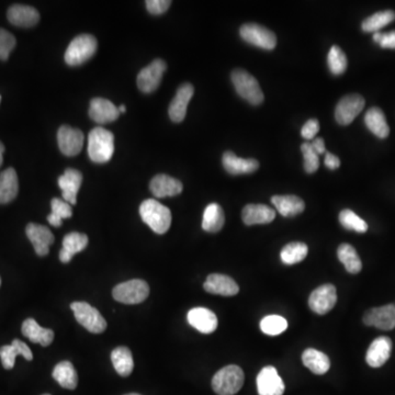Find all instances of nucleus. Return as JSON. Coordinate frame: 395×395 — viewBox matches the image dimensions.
I'll list each match as a JSON object with an SVG mask.
<instances>
[{
	"mask_svg": "<svg viewBox=\"0 0 395 395\" xmlns=\"http://www.w3.org/2000/svg\"><path fill=\"white\" fill-rule=\"evenodd\" d=\"M140 216L156 234H165L172 224V212L155 199L145 200L140 206Z\"/></svg>",
	"mask_w": 395,
	"mask_h": 395,
	"instance_id": "obj_1",
	"label": "nucleus"
},
{
	"mask_svg": "<svg viewBox=\"0 0 395 395\" xmlns=\"http://www.w3.org/2000/svg\"><path fill=\"white\" fill-rule=\"evenodd\" d=\"M114 136L105 128H95L88 135V155L93 163L103 164L112 158Z\"/></svg>",
	"mask_w": 395,
	"mask_h": 395,
	"instance_id": "obj_2",
	"label": "nucleus"
},
{
	"mask_svg": "<svg viewBox=\"0 0 395 395\" xmlns=\"http://www.w3.org/2000/svg\"><path fill=\"white\" fill-rule=\"evenodd\" d=\"M245 376L244 371L235 365L222 368L212 379V389L218 395H234L241 390Z\"/></svg>",
	"mask_w": 395,
	"mask_h": 395,
	"instance_id": "obj_3",
	"label": "nucleus"
},
{
	"mask_svg": "<svg viewBox=\"0 0 395 395\" xmlns=\"http://www.w3.org/2000/svg\"><path fill=\"white\" fill-rule=\"evenodd\" d=\"M96 37L90 35H81L71 41L65 52V61L69 66H79L96 54Z\"/></svg>",
	"mask_w": 395,
	"mask_h": 395,
	"instance_id": "obj_4",
	"label": "nucleus"
},
{
	"mask_svg": "<svg viewBox=\"0 0 395 395\" xmlns=\"http://www.w3.org/2000/svg\"><path fill=\"white\" fill-rule=\"evenodd\" d=\"M232 83L236 91L242 98L253 105L258 106L263 103L264 93L258 84L257 79L244 69H235L231 75Z\"/></svg>",
	"mask_w": 395,
	"mask_h": 395,
	"instance_id": "obj_5",
	"label": "nucleus"
},
{
	"mask_svg": "<svg viewBox=\"0 0 395 395\" xmlns=\"http://www.w3.org/2000/svg\"><path fill=\"white\" fill-rule=\"evenodd\" d=\"M150 287L144 280L133 279L113 288V299L124 305H138L148 299Z\"/></svg>",
	"mask_w": 395,
	"mask_h": 395,
	"instance_id": "obj_6",
	"label": "nucleus"
},
{
	"mask_svg": "<svg viewBox=\"0 0 395 395\" xmlns=\"http://www.w3.org/2000/svg\"><path fill=\"white\" fill-rule=\"evenodd\" d=\"M71 309L74 312L76 321L87 331L93 334H101L106 331V319H103L96 307H91L87 302H74L71 303Z\"/></svg>",
	"mask_w": 395,
	"mask_h": 395,
	"instance_id": "obj_7",
	"label": "nucleus"
},
{
	"mask_svg": "<svg viewBox=\"0 0 395 395\" xmlns=\"http://www.w3.org/2000/svg\"><path fill=\"white\" fill-rule=\"evenodd\" d=\"M240 35L245 42L268 51L275 49L277 45V37L275 33L256 23H246L242 25Z\"/></svg>",
	"mask_w": 395,
	"mask_h": 395,
	"instance_id": "obj_8",
	"label": "nucleus"
},
{
	"mask_svg": "<svg viewBox=\"0 0 395 395\" xmlns=\"http://www.w3.org/2000/svg\"><path fill=\"white\" fill-rule=\"evenodd\" d=\"M167 65L163 59H155L148 66L144 67L138 75V87L142 93H151L160 87L163 75Z\"/></svg>",
	"mask_w": 395,
	"mask_h": 395,
	"instance_id": "obj_9",
	"label": "nucleus"
},
{
	"mask_svg": "<svg viewBox=\"0 0 395 395\" xmlns=\"http://www.w3.org/2000/svg\"><path fill=\"white\" fill-rule=\"evenodd\" d=\"M365 99L360 95L353 93L341 98L335 110V119L341 126H348L365 108Z\"/></svg>",
	"mask_w": 395,
	"mask_h": 395,
	"instance_id": "obj_10",
	"label": "nucleus"
},
{
	"mask_svg": "<svg viewBox=\"0 0 395 395\" xmlns=\"http://www.w3.org/2000/svg\"><path fill=\"white\" fill-rule=\"evenodd\" d=\"M337 302L336 288L333 285H323L311 293L309 307L317 314L329 313Z\"/></svg>",
	"mask_w": 395,
	"mask_h": 395,
	"instance_id": "obj_11",
	"label": "nucleus"
},
{
	"mask_svg": "<svg viewBox=\"0 0 395 395\" xmlns=\"http://www.w3.org/2000/svg\"><path fill=\"white\" fill-rule=\"evenodd\" d=\"M57 142L59 148L66 156H76L81 152L84 146L85 135L81 130L63 126L57 132Z\"/></svg>",
	"mask_w": 395,
	"mask_h": 395,
	"instance_id": "obj_12",
	"label": "nucleus"
},
{
	"mask_svg": "<svg viewBox=\"0 0 395 395\" xmlns=\"http://www.w3.org/2000/svg\"><path fill=\"white\" fill-rule=\"evenodd\" d=\"M363 323L367 326L377 327L382 331L395 329V305L372 307L363 315Z\"/></svg>",
	"mask_w": 395,
	"mask_h": 395,
	"instance_id": "obj_13",
	"label": "nucleus"
},
{
	"mask_svg": "<svg viewBox=\"0 0 395 395\" xmlns=\"http://www.w3.org/2000/svg\"><path fill=\"white\" fill-rule=\"evenodd\" d=\"M257 391L259 395H283L285 383L275 367H265L258 373Z\"/></svg>",
	"mask_w": 395,
	"mask_h": 395,
	"instance_id": "obj_14",
	"label": "nucleus"
},
{
	"mask_svg": "<svg viewBox=\"0 0 395 395\" xmlns=\"http://www.w3.org/2000/svg\"><path fill=\"white\" fill-rule=\"evenodd\" d=\"M25 233L37 255L47 256L49 254V246L54 243L55 240L49 228L40 224L29 223L25 228Z\"/></svg>",
	"mask_w": 395,
	"mask_h": 395,
	"instance_id": "obj_15",
	"label": "nucleus"
},
{
	"mask_svg": "<svg viewBox=\"0 0 395 395\" xmlns=\"http://www.w3.org/2000/svg\"><path fill=\"white\" fill-rule=\"evenodd\" d=\"M194 88L189 83L182 84L177 90L176 96L172 99L168 109L170 120L172 122H182L186 118L187 108L194 97Z\"/></svg>",
	"mask_w": 395,
	"mask_h": 395,
	"instance_id": "obj_16",
	"label": "nucleus"
},
{
	"mask_svg": "<svg viewBox=\"0 0 395 395\" xmlns=\"http://www.w3.org/2000/svg\"><path fill=\"white\" fill-rule=\"evenodd\" d=\"M188 323L202 334H211L218 329V317L211 309L206 307H194L187 315Z\"/></svg>",
	"mask_w": 395,
	"mask_h": 395,
	"instance_id": "obj_17",
	"label": "nucleus"
},
{
	"mask_svg": "<svg viewBox=\"0 0 395 395\" xmlns=\"http://www.w3.org/2000/svg\"><path fill=\"white\" fill-rule=\"evenodd\" d=\"M204 288L206 293L223 295V297H233L240 293V287L234 279L221 273H212L208 276Z\"/></svg>",
	"mask_w": 395,
	"mask_h": 395,
	"instance_id": "obj_18",
	"label": "nucleus"
},
{
	"mask_svg": "<svg viewBox=\"0 0 395 395\" xmlns=\"http://www.w3.org/2000/svg\"><path fill=\"white\" fill-rule=\"evenodd\" d=\"M83 182V175L78 170L69 168L64 174L59 178V186L61 190L63 200L71 206H74L77 202V194L81 189Z\"/></svg>",
	"mask_w": 395,
	"mask_h": 395,
	"instance_id": "obj_19",
	"label": "nucleus"
},
{
	"mask_svg": "<svg viewBox=\"0 0 395 395\" xmlns=\"http://www.w3.org/2000/svg\"><path fill=\"white\" fill-rule=\"evenodd\" d=\"M120 116V111L110 100L103 98H95L90 101L89 117L91 120L99 124L113 122Z\"/></svg>",
	"mask_w": 395,
	"mask_h": 395,
	"instance_id": "obj_20",
	"label": "nucleus"
},
{
	"mask_svg": "<svg viewBox=\"0 0 395 395\" xmlns=\"http://www.w3.org/2000/svg\"><path fill=\"white\" fill-rule=\"evenodd\" d=\"M392 341L389 337L381 336L371 343L367 351L366 360L372 368H380L390 359Z\"/></svg>",
	"mask_w": 395,
	"mask_h": 395,
	"instance_id": "obj_21",
	"label": "nucleus"
},
{
	"mask_svg": "<svg viewBox=\"0 0 395 395\" xmlns=\"http://www.w3.org/2000/svg\"><path fill=\"white\" fill-rule=\"evenodd\" d=\"M7 18L11 25L20 28L35 27L39 23L40 13L35 8L13 5L8 9Z\"/></svg>",
	"mask_w": 395,
	"mask_h": 395,
	"instance_id": "obj_22",
	"label": "nucleus"
},
{
	"mask_svg": "<svg viewBox=\"0 0 395 395\" xmlns=\"http://www.w3.org/2000/svg\"><path fill=\"white\" fill-rule=\"evenodd\" d=\"M150 189L156 198L175 196L182 194L184 186L179 180L168 175H158L153 178Z\"/></svg>",
	"mask_w": 395,
	"mask_h": 395,
	"instance_id": "obj_23",
	"label": "nucleus"
},
{
	"mask_svg": "<svg viewBox=\"0 0 395 395\" xmlns=\"http://www.w3.org/2000/svg\"><path fill=\"white\" fill-rule=\"evenodd\" d=\"M88 246V236L86 234L71 232L63 240V247L59 252V261L67 264L73 259L76 254L84 251Z\"/></svg>",
	"mask_w": 395,
	"mask_h": 395,
	"instance_id": "obj_24",
	"label": "nucleus"
},
{
	"mask_svg": "<svg viewBox=\"0 0 395 395\" xmlns=\"http://www.w3.org/2000/svg\"><path fill=\"white\" fill-rule=\"evenodd\" d=\"M223 167L228 174L245 175L252 174L259 168V163L253 158H241L234 153L225 152L222 158Z\"/></svg>",
	"mask_w": 395,
	"mask_h": 395,
	"instance_id": "obj_25",
	"label": "nucleus"
},
{
	"mask_svg": "<svg viewBox=\"0 0 395 395\" xmlns=\"http://www.w3.org/2000/svg\"><path fill=\"white\" fill-rule=\"evenodd\" d=\"M275 218V210L265 204H248L242 212V219L246 225L271 223Z\"/></svg>",
	"mask_w": 395,
	"mask_h": 395,
	"instance_id": "obj_26",
	"label": "nucleus"
},
{
	"mask_svg": "<svg viewBox=\"0 0 395 395\" xmlns=\"http://www.w3.org/2000/svg\"><path fill=\"white\" fill-rule=\"evenodd\" d=\"M19 355H21L23 358L29 361L33 359L31 349L29 348V346L25 343L19 341V339H13L11 345L1 347L0 348V358H1L4 368L7 369V370L13 369V366H15L16 358Z\"/></svg>",
	"mask_w": 395,
	"mask_h": 395,
	"instance_id": "obj_27",
	"label": "nucleus"
},
{
	"mask_svg": "<svg viewBox=\"0 0 395 395\" xmlns=\"http://www.w3.org/2000/svg\"><path fill=\"white\" fill-rule=\"evenodd\" d=\"M23 334L30 341L42 345L43 347L49 346L54 339V331L40 326L33 319H28L23 322Z\"/></svg>",
	"mask_w": 395,
	"mask_h": 395,
	"instance_id": "obj_28",
	"label": "nucleus"
},
{
	"mask_svg": "<svg viewBox=\"0 0 395 395\" xmlns=\"http://www.w3.org/2000/svg\"><path fill=\"white\" fill-rule=\"evenodd\" d=\"M271 202L277 211L285 218L301 214L305 209V201L297 196H275L271 198Z\"/></svg>",
	"mask_w": 395,
	"mask_h": 395,
	"instance_id": "obj_29",
	"label": "nucleus"
},
{
	"mask_svg": "<svg viewBox=\"0 0 395 395\" xmlns=\"http://www.w3.org/2000/svg\"><path fill=\"white\" fill-rule=\"evenodd\" d=\"M19 191L17 172L13 168H8L0 174V204H9L17 196Z\"/></svg>",
	"mask_w": 395,
	"mask_h": 395,
	"instance_id": "obj_30",
	"label": "nucleus"
},
{
	"mask_svg": "<svg viewBox=\"0 0 395 395\" xmlns=\"http://www.w3.org/2000/svg\"><path fill=\"white\" fill-rule=\"evenodd\" d=\"M303 365L315 375H325L331 368V361L329 357L322 351L314 348H307L302 353Z\"/></svg>",
	"mask_w": 395,
	"mask_h": 395,
	"instance_id": "obj_31",
	"label": "nucleus"
},
{
	"mask_svg": "<svg viewBox=\"0 0 395 395\" xmlns=\"http://www.w3.org/2000/svg\"><path fill=\"white\" fill-rule=\"evenodd\" d=\"M365 123H366L367 128L379 138H388L390 134V128L387 122L386 116L380 108L375 107V108L369 109L365 116Z\"/></svg>",
	"mask_w": 395,
	"mask_h": 395,
	"instance_id": "obj_32",
	"label": "nucleus"
},
{
	"mask_svg": "<svg viewBox=\"0 0 395 395\" xmlns=\"http://www.w3.org/2000/svg\"><path fill=\"white\" fill-rule=\"evenodd\" d=\"M52 376L61 388L74 390L78 383V376L73 363L69 361H61L55 366Z\"/></svg>",
	"mask_w": 395,
	"mask_h": 395,
	"instance_id": "obj_33",
	"label": "nucleus"
},
{
	"mask_svg": "<svg viewBox=\"0 0 395 395\" xmlns=\"http://www.w3.org/2000/svg\"><path fill=\"white\" fill-rule=\"evenodd\" d=\"M225 223V214L221 206L218 204H211L204 210V219H202V228L209 233H216L221 231Z\"/></svg>",
	"mask_w": 395,
	"mask_h": 395,
	"instance_id": "obj_34",
	"label": "nucleus"
},
{
	"mask_svg": "<svg viewBox=\"0 0 395 395\" xmlns=\"http://www.w3.org/2000/svg\"><path fill=\"white\" fill-rule=\"evenodd\" d=\"M111 361L121 377H128L134 368L132 353L128 347H118L111 353Z\"/></svg>",
	"mask_w": 395,
	"mask_h": 395,
	"instance_id": "obj_35",
	"label": "nucleus"
},
{
	"mask_svg": "<svg viewBox=\"0 0 395 395\" xmlns=\"http://www.w3.org/2000/svg\"><path fill=\"white\" fill-rule=\"evenodd\" d=\"M337 256L339 261L346 268L347 271L353 275L360 273L362 269V263L360 257L357 254L356 249L349 244H341L337 249Z\"/></svg>",
	"mask_w": 395,
	"mask_h": 395,
	"instance_id": "obj_36",
	"label": "nucleus"
},
{
	"mask_svg": "<svg viewBox=\"0 0 395 395\" xmlns=\"http://www.w3.org/2000/svg\"><path fill=\"white\" fill-rule=\"evenodd\" d=\"M395 20V13L393 10H386V11H379V13H373L370 17L363 20L361 29L363 33H380L382 28L390 25Z\"/></svg>",
	"mask_w": 395,
	"mask_h": 395,
	"instance_id": "obj_37",
	"label": "nucleus"
},
{
	"mask_svg": "<svg viewBox=\"0 0 395 395\" xmlns=\"http://www.w3.org/2000/svg\"><path fill=\"white\" fill-rule=\"evenodd\" d=\"M309 253V247L302 242L289 243L280 252V258L285 265H295L305 261Z\"/></svg>",
	"mask_w": 395,
	"mask_h": 395,
	"instance_id": "obj_38",
	"label": "nucleus"
},
{
	"mask_svg": "<svg viewBox=\"0 0 395 395\" xmlns=\"http://www.w3.org/2000/svg\"><path fill=\"white\" fill-rule=\"evenodd\" d=\"M51 209L52 213L47 216V221L55 228H59L63 224V220L69 219L73 216L71 204L59 198L52 199Z\"/></svg>",
	"mask_w": 395,
	"mask_h": 395,
	"instance_id": "obj_39",
	"label": "nucleus"
},
{
	"mask_svg": "<svg viewBox=\"0 0 395 395\" xmlns=\"http://www.w3.org/2000/svg\"><path fill=\"white\" fill-rule=\"evenodd\" d=\"M339 222L349 231H355L357 233H366L368 231V224L366 221L349 209L343 210L339 213Z\"/></svg>",
	"mask_w": 395,
	"mask_h": 395,
	"instance_id": "obj_40",
	"label": "nucleus"
},
{
	"mask_svg": "<svg viewBox=\"0 0 395 395\" xmlns=\"http://www.w3.org/2000/svg\"><path fill=\"white\" fill-rule=\"evenodd\" d=\"M288 329V322L285 317L280 315H268L261 322V329L264 334L269 336H277L283 334Z\"/></svg>",
	"mask_w": 395,
	"mask_h": 395,
	"instance_id": "obj_41",
	"label": "nucleus"
},
{
	"mask_svg": "<svg viewBox=\"0 0 395 395\" xmlns=\"http://www.w3.org/2000/svg\"><path fill=\"white\" fill-rule=\"evenodd\" d=\"M327 64H329V69L331 71V74H344L347 69V57L341 47H337V45L331 47L329 57H327Z\"/></svg>",
	"mask_w": 395,
	"mask_h": 395,
	"instance_id": "obj_42",
	"label": "nucleus"
},
{
	"mask_svg": "<svg viewBox=\"0 0 395 395\" xmlns=\"http://www.w3.org/2000/svg\"><path fill=\"white\" fill-rule=\"evenodd\" d=\"M303 158H305V170L307 174H313L319 167V158L314 148H312L311 143H303L301 145Z\"/></svg>",
	"mask_w": 395,
	"mask_h": 395,
	"instance_id": "obj_43",
	"label": "nucleus"
},
{
	"mask_svg": "<svg viewBox=\"0 0 395 395\" xmlns=\"http://www.w3.org/2000/svg\"><path fill=\"white\" fill-rule=\"evenodd\" d=\"M17 45L16 37L5 29H0V59L7 61Z\"/></svg>",
	"mask_w": 395,
	"mask_h": 395,
	"instance_id": "obj_44",
	"label": "nucleus"
},
{
	"mask_svg": "<svg viewBox=\"0 0 395 395\" xmlns=\"http://www.w3.org/2000/svg\"><path fill=\"white\" fill-rule=\"evenodd\" d=\"M373 41L378 43L382 49H395V30L387 33H373Z\"/></svg>",
	"mask_w": 395,
	"mask_h": 395,
	"instance_id": "obj_45",
	"label": "nucleus"
},
{
	"mask_svg": "<svg viewBox=\"0 0 395 395\" xmlns=\"http://www.w3.org/2000/svg\"><path fill=\"white\" fill-rule=\"evenodd\" d=\"M170 5H172L170 0H148L146 1L148 13L154 16L163 15L166 13Z\"/></svg>",
	"mask_w": 395,
	"mask_h": 395,
	"instance_id": "obj_46",
	"label": "nucleus"
},
{
	"mask_svg": "<svg viewBox=\"0 0 395 395\" xmlns=\"http://www.w3.org/2000/svg\"><path fill=\"white\" fill-rule=\"evenodd\" d=\"M319 121L317 119H311L303 126L302 130H301V135H302V138H305V140H314V136L319 133Z\"/></svg>",
	"mask_w": 395,
	"mask_h": 395,
	"instance_id": "obj_47",
	"label": "nucleus"
},
{
	"mask_svg": "<svg viewBox=\"0 0 395 395\" xmlns=\"http://www.w3.org/2000/svg\"><path fill=\"white\" fill-rule=\"evenodd\" d=\"M325 166H326L329 170H337V168L341 166V160L337 156H335L334 154H331V153H325Z\"/></svg>",
	"mask_w": 395,
	"mask_h": 395,
	"instance_id": "obj_48",
	"label": "nucleus"
},
{
	"mask_svg": "<svg viewBox=\"0 0 395 395\" xmlns=\"http://www.w3.org/2000/svg\"><path fill=\"white\" fill-rule=\"evenodd\" d=\"M312 148H314L317 155L325 154L326 153V148H325V142L323 138H317L311 143Z\"/></svg>",
	"mask_w": 395,
	"mask_h": 395,
	"instance_id": "obj_49",
	"label": "nucleus"
},
{
	"mask_svg": "<svg viewBox=\"0 0 395 395\" xmlns=\"http://www.w3.org/2000/svg\"><path fill=\"white\" fill-rule=\"evenodd\" d=\"M4 153H5V145L0 142V166L3 165L4 162Z\"/></svg>",
	"mask_w": 395,
	"mask_h": 395,
	"instance_id": "obj_50",
	"label": "nucleus"
},
{
	"mask_svg": "<svg viewBox=\"0 0 395 395\" xmlns=\"http://www.w3.org/2000/svg\"><path fill=\"white\" fill-rule=\"evenodd\" d=\"M119 111H120V113H126V106H120V107H119Z\"/></svg>",
	"mask_w": 395,
	"mask_h": 395,
	"instance_id": "obj_51",
	"label": "nucleus"
},
{
	"mask_svg": "<svg viewBox=\"0 0 395 395\" xmlns=\"http://www.w3.org/2000/svg\"><path fill=\"white\" fill-rule=\"evenodd\" d=\"M126 395H141V394H138V393H130V394H126Z\"/></svg>",
	"mask_w": 395,
	"mask_h": 395,
	"instance_id": "obj_52",
	"label": "nucleus"
},
{
	"mask_svg": "<svg viewBox=\"0 0 395 395\" xmlns=\"http://www.w3.org/2000/svg\"><path fill=\"white\" fill-rule=\"evenodd\" d=\"M0 285H1V279H0Z\"/></svg>",
	"mask_w": 395,
	"mask_h": 395,
	"instance_id": "obj_53",
	"label": "nucleus"
},
{
	"mask_svg": "<svg viewBox=\"0 0 395 395\" xmlns=\"http://www.w3.org/2000/svg\"><path fill=\"white\" fill-rule=\"evenodd\" d=\"M0 101H1V96H0Z\"/></svg>",
	"mask_w": 395,
	"mask_h": 395,
	"instance_id": "obj_54",
	"label": "nucleus"
},
{
	"mask_svg": "<svg viewBox=\"0 0 395 395\" xmlns=\"http://www.w3.org/2000/svg\"><path fill=\"white\" fill-rule=\"evenodd\" d=\"M43 395H51V394H43Z\"/></svg>",
	"mask_w": 395,
	"mask_h": 395,
	"instance_id": "obj_55",
	"label": "nucleus"
}]
</instances>
